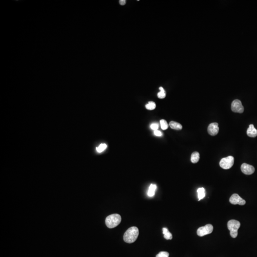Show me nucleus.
I'll use <instances>...</instances> for the list:
<instances>
[{
  "instance_id": "1",
  "label": "nucleus",
  "mask_w": 257,
  "mask_h": 257,
  "mask_svg": "<svg viewBox=\"0 0 257 257\" xmlns=\"http://www.w3.org/2000/svg\"><path fill=\"white\" fill-rule=\"evenodd\" d=\"M139 231L136 227L129 228L124 233L123 240L125 243H134L138 237Z\"/></svg>"
},
{
  "instance_id": "2",
  "label": "nucleus",
  "mask_w": 257,
  "mask_h": 257,
  "mask_svg": "<svg viewBox=\"0 0 257 257\" xmlns=\"http://www.w3.org/2000/svg\"><path fill=\"white\" fill-rule=\"evenodd\" d=\"M121 217L118 214L110 215L106 218L105 223L107 226L110 229L115 228L121 223Z\"/></svg>"
},
{
  "instance_id": "3",
  "label": "nucleus",
  "mask_w": 257,
  "mask_h": 257,
  "mask_svg": "<svg viewBox=\"0 0 257 257\" xmlns=\"http://www.w3.org/2000/svg\"><path fill=\"white\" fill-rule=\"evenodd\" d=\"M227 226L230 231L231 237L233 238H236L238 236V231L240 226V222L236 220H230L228 221Z\"/></svg>"
},
{
  "instance_id": "4",
  "label": "nucleus",
  "mask_w": 257,
  "mask_h": 257,
  "mask_svg": "<svg viewBox=\"0 0 257 257\" xmlns=\"http://www.w3.org/2000/svg\"><path fill=\"white\" fill-rule=\"evenodd\" d=\"M234 163V158L233 156H228L220 160V166L223 169H228L232 168Z\"/></svg>"
},
{
  "instance_id": "5",
  "label": "nucleus",
  "mask_w": 257,
  "mask_h": 257,
  "mask_svg": "<svg viewBox=\"0 0 257 257\" xmlns=\"http://www.w3.org/2000/svg\"><path fill=\"white\" fill-rule=\"evenodd\" d=\"M213 227L212 224H208L205 226L201 227L198 229L197 233L198 236L203 237L206 235L209 234L213 232Z\"/></svg>"
},
{
  "instance_id": "6",
  "label": "nucleus",
  "mask_w": 257,
  "mask_h": 257,
  "mask_svg": "<svg viewBox=\"0 0 257 257\" xmlns=\"http://www.w3.org/2000/svg\"><path fill=\"white\" fill-rule=\"evenodd\" d=\"M231 109L233 112L237 113H243L244 111V107L241 101L238 100H235L232 101Z\"/></svg>"
},
{
  "instance_id": "7",
  "label": "nucleus",
  "mask_w": 257,
  "mask_h": 257,
  "mask_svg": "<svg viewBox=\"0 0 257 257\" xmlns=\"http://www.w3.org/2000/svg\"><path fill=\"white\" fill-rule=\"evenodd\" d=\"M229 202L232 204L244 205L246 203V201L241 198L238 194H233L229 198Z\"/></svg>"
},
{
  "instance_id": "8",
  "label": "nucleus",
  "mask_w": 257,
  "mask_h": 257,
  "mask_svg": "<svg viewBox=\"0 0 257 257\" xmlns=\"http://www.w3.org/2000/svg\"><path fill=\"white\" fill-rule=\"evenodd\" d=\"M241 170L245 174L251 175L254 172L255 168L253 166L244 163L241 165Z\"/></svg>"
},
{
  "instance_id": "9",
  "label": "nucleus",
  "mask_w": 257,
  "mask_h": 257,
  "mask_svg": "<svg viewBox=\"0 0 257 257\" xmlns=\"http://www.w3.org/2000/svg\"><path fill=\"white\" fill-rule=\"evenodd\" d=\"M218 131H219V128L218 123H212L208 126V133L212 136L216 135L218 133Z\"/></svg>"
},
{
  "instance_id": "10",
  "label": "nucleus",
  "mask_w": 257,
  "mask_h": 257,
  "mask_svg": "<svg viewBox=\"0 0 257 257\" xmlns=\"http://www.w3.org/2000/svg\"><path fill=\"white\" fill-rule=\"evenodd\" d=\"M247 134L250 137L255 138L257 136V130L253 124H250L247 131Z\"/></svg>"
},
{
  "instance_id": "11",
  "label": "nucleus",
  "mask_w": 257,
  "mask_h": 257,
  "mask_svg": "<svg viewBox=\"0 0 257 257\" xmlns=\"http://www.w3.org/2000/svg\"><path fill=\"white\" fill-rule=\"evenodd\" d=\"M169 125L172 129L175 130L180 131L183 129V126L181 124L179 123L175 122V121H171L169 123Z\"/></svg>"
},
{
  "instance_id": "12",
  "label": "nucleus",
  "mask_w": 257,
  "mask_h": 257,
  "mask_svg": "<svg viewBox=\"0 0 257 257\" xmlns=\"http://www.w3.org/2000/svg\"><path fill=\"white\" fill-rule=\"evenodd\" d=\"M200 160V153L198 152H195L192 153L191 156V161L193 163H196Z\"/></svg>"
},
{
  "instance_id": "13",
  "label": "nucleus",
  "mask_w": 257,
  "mask_h": 257,
  "mask_svg": "<svg viewBox=\"0 0 257 257\" xmlns=\"http://www.w3.org/2000/svg\"><path fill=\"white\" fill-rule=\"evenodd\" d=\"M156 188H157V187H156V185L152 184H151L150 185V186L149 188V190H148V193H147L148 196L151 197L154 196Z\"/></svg>"
},
{
  "instance_id": "14",
  "label": "nucleus",
  "mask_w": 257,
  "mask_h": 257,
  "mask_svg": "<svg viewBox=\"0 0 257 257\" xmlns=\"http://www.w3.org/2000/svg\"><path fill=\"white\" fill-rule=\"evenodd\" d=\"M163 234L164 235V238L166 240H172V233L169 231L168 229L163 228Z\"/></svg>"
},
{
  "instance_id": "15",
  "label": "nucleus",
  "mask_w": 257,
  "mask_h": 257,
  "mask_svg": "<svg viewBox=\"0 0 257 257\" xmlns=\"http://www.w3.org/2000/svg\"><path fill=\"white\" fill-rule=\"evenodd\" d=\"M198 192V201L203 199L204 198L205 196V190L204 188H198L197 190Z\"/></svg>"
},
{
  "instance_id": "16",
  "label": "nucleus",
  "mask_w": 257,
  "mask_h": 257,
  "mask_svg": "<svg viewBox=\"0 0 257 257\" xmlns=\"http://www.w3.org/2000/svg\"><path fill=\"white\" fill-rule=\"evenodd\" d=\"M159 89H160V92L158 93V97L160 99H164L166 95L165 90L162 87H160Z\"/></svg>"
},
{
  "instance_id": "17",
  "label": "nucleus",
  "mask_w": 257,
  "mask_h": 257,
  "mask_svg": "<svg viewBox=\"0 0 257 257\" xmlns=\"http://www.w3.org/2000/svg\"><path fill=\"white\" fill-rule=\"evenodd\" d=\"M145 107L148 110H153L156 108V104L153 101H149L148 104L145 105Z\"/></svg>"
},
{
  "instance_id": "18",
  "label": "nucleus",
  "mask_w": 257,
  "mask_h": 257,
  "mask_svg": "<svg viewBox=\"0 0 257 257\" xmlns=\"http://www.w3.org/2000/svg\"><path fill=\"white\" fill-rule=\"evenodd\" d=\"M160 124L161 126V128L163 130H166L169 127V124L165 120H161L160 121Z\"/></svg>"
},
{
  "instance_id": "19",
  "label": "nucleus",
  "mask_w": 257,
  "mask_h": 257,
  "mask_svg": "<svg viewBox=\"0 0 257 257\" xmlns=\"http://www.w3.org/2000/svg\"><path fill=\"white\" fill-rule=\"evenodd\" d=\"M107 148V145L106 144H104V143H103V144H101V145H100L99 147H98L96 148V150H97V151L99 153L100 152H103V151L105 150Z\"/></svg>"
},
{
  "instance_id": "20",
  "label": "nucleus",
  "mask_w": 257,
  "mask_h": 257,
  "mask_svg": "<svg viewBox=\"0 0 257 257\" xmlns=\"http://www.w3.org/2000/svg\"><path fill=\"white\" fill-rule=\"evenodd\" d=\"M169 253L168 252L161 251L157 255L156 257H169Z\"/></svg>"
},
{
  "instance_id": "21",
  "label": "nucleus",
  "mask_w": 257,
  "mask_h": 257,
  "mask_svg": "<svg viewBox=\"0 0 257 257\" xmlns=\"http://www.w3.org/2000/svg\"><path fill=\"white\" fill-rule=\"evenodd\" d=\"M158 127H159V125H158V123H153L151 125V128L152 130H153L155 131L158 130Z\"/></svg>"
},
{
  "instance_id": "22",
  "label": "nucleus",
  "mask_w": 257,
  "mask_h": 257,
  "mask_svg": "<svg viewBox=\"0 0 257 257\" xmlns=\"http://www.w3.org/2000/svg\"><path fill=\"white\" fill-rule=\"evenodd\" d=\"M154 133L157 136H161L162 135V133L160 131H158V130L155 131Z\"/></svg>"
},
{
  "instance_id": "23",
  "label": "nucleus",
  "mask_w": 257,
  "mask_h": 257,
  "mask_svg": "<svg viewBox=\"0 0 257 257\" xmlns=\"http://www.w3.org/2000/svg\"><path fill=\"white\" fill-rule=\"evenodd\" d=\"M126 0H120L119 1V3L121 6H124L126 4Z\"/></svg>"
}]
</instances>
